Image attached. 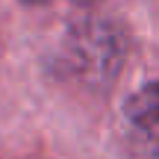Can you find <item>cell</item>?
<instances>
[{
	"label": "cell",
	"instance_id": "1",
	"mask_svg": "<svg viewBox=\"0 0 159 159\" xmlns=\"http://www.w3.org/2000/svg\"><path fill=\"white\" fill-rule=\"evenodd\" d=\"M65 62L83 83L106 85L124 65L121 33L106 21H83L71 27L65 41Z\"/></svg>",
	"mask_w": 159,
	"mask_h": 159
},
{
	"label": "cell",
	"instance_id": "2",
	"mask_svg": "<svg viewBox=\"0 0 159 159\" xmlns=\"http://www.w3.org/2000/svg\"><path fill=\"white\" fill-rule=\"evenodd\" d=\"M124 115L150 144L159 148V80L144 89H139L136 94L127 100Z\"/></svg>",
	"mask_w": 159,
	"mask_h": 159
},
{
	"label": "cell",
	"instance_id": "3",
	"mask_svg": "<svg viewBox=\"0 0 159 159\" xmlns=\"http://www.w3.org/2000/svg\"><path fill=\"white\" fill-rule=\"evenodd\" d=\"M24 3H41V0H24Z\"/></svg>",
	"mask_w": 159,
	"mask_h": 159
}]
</instances>
